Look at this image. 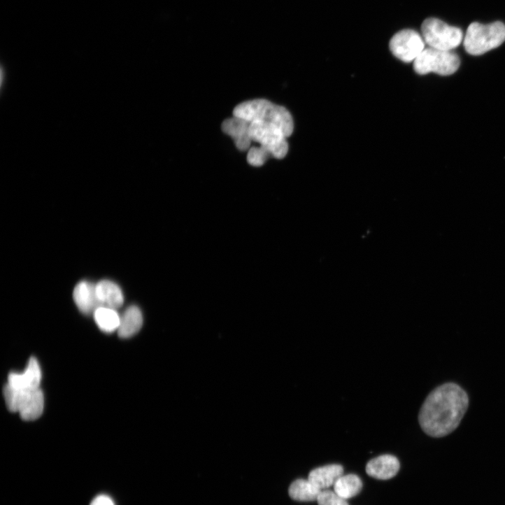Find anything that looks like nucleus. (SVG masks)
I'll list each match as a JSON object with an SVG mask.
<instances>
[{
	"label": "nucleus",
	"mask_w": 505,
	"mask_h": 505,
	"mask_svg": "<svg viewBox=\"0 0 505 505\" xmlns=\"http://www.w3.org/2000/svg\"><path fill=\"white\" fill-rule=\"evenodd\" d=\"M468 407V394L460 386L453 383L443 384L424 401L418 415L419 424L429 436H446L457 428Z\"/></svg>",
	"instance_id": "obj_1"
},
{
	"label": "nucleus",
	"mask_w": 505,
	"mask_h": 505,
	"mask_svg": "<svg viewBox=\"0 0 505 505\" xmlns=\"http://www.w3.org/2000/svg\"><path fill=\"white\" fill-rule=\"evenodd\" d=\"M233 116L249 122L259 121L274 125L290 137L294 130V122L290 111L283 106L265 99L243 102L233 111Z\"/></svg>",
	"instance_id": "obj_2"
},
{
	"label": "nucleus",
	"mask_w": 505,
	"mask_h": 505,
	"mask_svg": "<svg viewBox=\"0 0 505 505\" xmlns=\"http://www.w3.org/2000/svg\"><path fill=\"white\" fill-rule=\"evenodd\" d=\"M504 41L505 26L502 23H473L467 29L464 47L468 54L479 56L499 47Z\"/></svg>",
	"instance_id": "obj_3"
},
{
	"label": "nucleus",
	"mask_w": 505,
	"mask_h": 505,
	"mask_svg": "<svg viewBox=\"0 0 505 505\" xmlns=\"http://www.w3.org/2000/svg\"><path fill=\"white\" fill-rule=\"evenodd\" d=\"M4 397L8 409L18 412L22 418L27 421L39 418L44 411L45 398L40 389L22 391L13 388L8 384L4 387Z\"/></svg>",
	"instance_id": "obj_4"
},
{
	"label": "nucleus",
	"mask_w": 505,
	"mask_h": 505,
	"mask_svg": "<svg viewBox=\"0 0 505 505\" xmlns=\"http://www.w3.org/2000/svg\"><path fill=\"white\" fill-rule=\"evenodd\" d=\"M458 56L451 51L427 48L413 62L415 72L420 76L434 73L442 76L454 74L459 69Z\"/></svg>",
	"instance_id": "obj_5"
},
{
	"label": "nucleus",
	"mask_w": 505,
	"mask_h": 505,
	"mask_svg": "<svg viewBox=\"0 0 505 505\" xmlns=\"http://www.w3.org/2000/svg\"><path fill=\"white\" fill-rule=\"evenodd\" d=\"M422 34L429 48L442 51H452L460 45L463 38L460 29L434 18L422 23Z\"/></svg>",
	"instance_id": "obj_6"
},
{
	"label": "nucleus",
	"mask_w": 505,
	"mask_h": 505,
	"mask_svg": "<svg viewBox=\"0 0 505 505\" xmlns=\"http://www.w3.org/2000/svg\"><path fill=\"white\" fill-rule=\"evenodd\" d=\"M249 131L252 141L259 143L272 157L281 159L287 156L289 152L288 137L278 127L255 121L250 122Z\"/></svg>",
	"instance_id": "obj_7"
},
{
	"label": "nucleus",
	"mask_w": 505,
	"mask_h": 505,
	"mask_svg": "<svg viewBox=\"0 0 505 505\" xmlns=\"http://www.w3.org/2000/svg\"><path fill=\"white\" fill-rule=\"evenodd\" d=\"M423 38L413 30H403L390 42L392 54L404 63L414 62L425 50Z\"/></svg>",
	"instance_id": "obj_8"
},
{
	"label": "nucleus",
	"mask_w": 505,
	"mask_h": 505,
	"mask_svg": "<svg viewBox=\"0 0 505 505\" xmlns=\"http://www.w3.org/2000/svg\"><path fill=\"white\" fill-rule=\"evenodd\" d=\"M41 380V366L38 360L35 357H32L23 373H11L10 374L8 385L18 390L30 391L40 389Z\"/></svg>",
	"instance_id": "obj_9"
},
{
	"label": "nucleus",
	"mask_w": 505,
	"mask_h": 505,
	"mask_svg": "<svg viewBox=\"0 0 505 505\" xmlns=\"http://www.w3.org/2000/svg\"><path fill=\"white\" fill-rule=\"evenodd\" d=\"M250 122L246 120L234 116L225 120L221 128L225 134L233 139L239 150L246 151L250 148L252 141L250 136Z\"/></svg>",
	"instance_id": "obj_10"
},
{
	"label": "nucleus",
	"mask_w": 505,
	"mask_h": 505,
	"mask_svg": "<svg viewBox=\"0 0 505 505\" xmlns=\"http://www.w3.org/2000/svg\"><path fill=\"white\" fill-rule=\"evenodd\" d=\"M74 301L78 309L85 315H93L102 305L98 298L97 285L83 281L77 285L73 292Z\"/></svg>",
	"instance_id": "obj_11"
},
{
	"label": "nucleus",
	"mask_w": 505,
	"mask_h": 505,
	"mask_svg": "<svg viewBox=\"0 0 505 505\" xmlns=\"http://www.w3.org/2000/svg\"><path fill=\"white\" fill-rule=\"evenodd\" d=\"M400 469L399 460L392 455H383L370 460L366 467L369 476L380 480L395 476Z\"/></svg>",
	"instance_id": "obj_12"
},
{
	"label": "nucleus",
	"mask_w": 505,
	"mask_h": 505,
	"mask_svg": "<svg viewBox=\"0 0 505 505\" xmlns=\"http://www.w3.org/2000/svg\"><path fill=\"white\" fill-rule=\"evenodd\" d=\"M343 475V467L340 464H329L316 468L311 471L308 480L321 490L334 486Z\"/></svg>",
	"instance_id": "obj_13"
},
{
	"label": "nucleus",
	"mask_w": 505,
	"mask_h": 505,
	"mask_svg": "<svg viewBox=\"0 0 505 505\" xmlns=\"http://www.w3.org/2000/svg\"><path fill=\"white\" fill-rule=\"evenodd\" d=\"M143 318L141 311L136 306L127 308L120 315V323L118 330L122 339H129L135 336L141 329Z\"/></svg>",
	"instance_id": "obj_14"
},
{
	"label": "nucleus",
	"mask_w": 505,
	"mask_h": 505,
	"mask_svg": "<svg viewBox=\"0 0 505 505\" xmlns=\"http://www.w3.org/2000/svg\"><path fill=\"white\" fill-rule=\"evenodd\" d=\"M98 298L102 306L117 310L124 303V296L120 287L113 282L103 280L97 284Z\"/></svg>",
	"instance_id": "obj_15"
},
{
	"label": "nucleus",
	"mask_w": 505,
	"mask_h": 505,
	"mask_svg": "<svg viewBox=\"0 0 505 505\" xmlns=\"http://www.w3.org/2000/svg\"><path fill=\"white\" fill-rule=\"evenodd\" d=\"M321 492L308 479H298L292 483L289 489L290 497L299 502L317 501Z\"/></svg>",
	"instance_id": "obj_16"
},
{
	"label": "nucleus",
	"mask_w": 505,
	"mask_h": 505,
	"mask_svg": "<svg viewBox=\"0 0 505 505\" xmlns=\"http://www.w3.org/2000/svg\"><path fill=\"white\" fill-rule=\"evenodd\" d=\"M93 315L97 326L102 332L111 334L118 330L120 315L117 310L102 306L99 308Z\"/></svg>",
	"instance_id": "obj_17"
},
{
	"label": "nucleus",
	"mask_w": 505,
	"mask_h": 505,
	"mask_svg": "<svg viewBox=\"0 0 505 505\" xmlns=\"http://www.w3.org/2000/svg\"><path fill=\"white\" fill-rule=\"evenodd\" d=\"M362 487L361 478L355 474L343 475L334 485V491L346 499L357 495Z\"/></svg>",
	"instance_id": "obj_18"
},
{
	"label": "nucleus",
	"mask_w": 505,
	"mask_h": 505,
	"mask_svg": "<svg viewBox=\"0 0 505 505\" xmlns=\"http://www.w3.org/2000/svg\"><path fill=\"white\" fill-rule=\"evenodd\" d=\"M272 157L269 152L260 147H251L248 150L247 161L252 166L259 167Z\"/></svg>",
	"instance_id": "obj_19"
},
{
	"label": "nucleus",
	"mask_w": 505,
	"mask_h": 505,
	"mask_svg": "<svg viewBox=\"0 0 505 505\" xmlns=\"http://www.w3.org/2000/svg\"><path fill=\"white\" fill-rule=\"evenodd\" d=\"M317 501L319 505H349L347 499L329 490H322Z\"/></svg>",
	"instance_id": "obj_20"
},
{
	"label": "nucleus",
	"mask_w": 505,
	"mask_h": 505,
	"mask_svg": "<svg viewBox=\"0 0 505 505\" xmlns=\"http://www.w3.org/2000/svg\"><path fill=\"white\" fill-rule=\"evenodd\" d=\"M90 505H115V504L108 495H101L94 498Z\"/></svg>",
	"instance_id": "obj_21"
}]
</instances>
